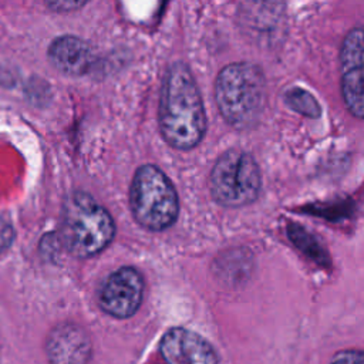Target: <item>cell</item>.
Wrapping results in <instances>:
<instances>
[{
	"label": "cell",
	"instance_id": "1",
	"mask_svg": "<svg viewBox=\"0 0 364 364\" xmlns=\"http://www.w3.org/2000/svg\"><path fill=\"white\" fill-rule=\"evenodd\" d=\"M159 129L173 148L188 151L196 146L206 129L202 97L189 67L173 63L165 75L158 109Z\"/></svg>",
	"mask_w": 364,
	"mask_h": 364
},
{
	"label": "cell",
	"instance_id": "2",
	"mask_svg": "<svg viewBox=\"0 0 364 364\" xmlns=\"http://www.w3.org/2000/svg\"><path fill=\"white\" fill-rule=\"evenodd\" d=\"M115 235L108 210L87 192H73L63 205L60 237L77 257H90L105 249Z\"/></svg>",
	"mask_w": 364,
	"mask_h": 364
},
{
	"label": "cell",
	"instance_id": "3",
	"mask_svg": "<svg viewBox=\"0 0 364 364\" xmlns=\"http://www.w3.org/2000/svg\"><path fill=\"white\" fill-rule=\"evenodd\" d=\"M264 97L266 81L256 64L232 63L218 74L215 100L222 117L235 128H249L259 119Z\"/></svg>",
	"mask_w": 364,
	"mask_h": 364
},
{
	"label": "cell",
	"instance_id": "4",
	"mask_svg": "<svg viewBox=\"0 0 364 364\" xmlns=\"http://www.w3.org/2000/svg\"><path fill=\"white\" fill-rule=\"evenodd\" d=\"M129 205L134 219L154 232L173 225L179 212L172 182L155 165H142L136 169L131 183Z\"/></svg>",
	"mask_w": 364,
	"mask_h": 364
},
{
	"label": "cell",
	"instance_id": "5",
	"mask_svg": "<svg viewBox=\"0 0 364 364\" xmlns=\"http://www.w3.org/2000/svg\"><path fill=\"white\" fill-rule=\"evenodd\" d=\"M209 185L212 198L219 205L225 208L246 206L260 192V169L250 154L229 149L213 165Z\"/></svg>",
	"mask_w": 364,
	"mask_h": 364
},
{
	"label": "cell",
	"instance_id": "6",
	"mask_svg": "<svg viewBox=\"0 0 364 364\" xmlns=\"http://www.w3.org/2000/svg\"><path fill=\"white\" fill-rule=\"evenodd\" d=\"M144 296V279L134 267H121L111 273L100 290L101 309L115 317H131L139 307Z\"/></svg>",
	"mask_w": 364,
	"mask_h": 364
},
{
	"label": "cell",
	"instance_id": "7",
	"mask_svg": "<svg viewBox=\"0 0 364 364\" xmlns=\"http://www.w3.org/2000/svg\"><path fill=\"white\" fill-rule=\"evenodd\" d=\"M159 350L168 364H219L210 343L182 327L168 330L161 338Z\"/></svg>",
	"mask_w": 364,
	"mask_h": 364
},
{
	"label": "cell",
	"instance_id": "8",
	"mask_svg": "<svg viewBox=\"0 0 364 364\" xmlns=\"http://www.w3.org/2000/svg\"><path fill=\"white\" fill-rule=\"evenodd\" d=\"M50 364H88L92 347L87 331L74 323L55 326L46 340Z\"/></svg>",
	"mask_w": 364,
	"mask_h": 364
},
{
	"label": "cell",
	"instance_id": "9",
	"mask_svg": "<svg viewBox=\"0 0 364 364\" xmlns=\"http://www.w3.org/2000/svg\"><path fill=\"white\" fill-rule=\"evenodd\" d=\"M51 64L63 74L78 77L87 74L94 63L91 46L75 36L57 37L48 48Z\"/></svg>",
	"mask_w": 364,
	"mask_h": 364
},
{
	"label": "cell",
	"instance_id": "10",
	"mask_svg": "<svg viewBox=\"0 0 364 364\" xmlns=\"http://www.w3.org/2000/svg\"><path fill=\"white\" fill-rule=\"evenodd\" d=\"M341 94L348 111L355 118H363V114H364L363 67L343 70Z\"/></svg>",
	"mask_w": 364,
	"mask_h": 364
},
{
	"label": "cell",
	"instance_id": "11",
	"mask_svg": "<svg viewBox=\"0 0 364 364\" xmlns=\"http://www.w3.org/2000/svg\"><path fill=\"white\" fill-rule=\"evenodd\" d=\"M340 63L343 70L363 67V30L360 27L346 36L340 50Z\"/></svg>",
	"mask_w": 364,
	"mask_h": 364
},
{
	"label": "cell",
	"instance_id": "12",
	"mask_svg": "<svg viewBox=\"0 0 364 364\" xmlns=\"http://www.w3.org/2000/svg\"><path fill=\"white\" fill-rule=\"evenodd\" d=\"M284 101L286 104L296 112L310 117V118H317L320 117V105L316 101V98L306 90L300 87H293L284 92Z\"/></svg>",
	"mask_w": 364,
	"mask_h": 364
},
{
	"label": "cell",
	"instance_id": "13",
	"mask_svg": "<svg viewBox=\"0 0 364 364\" xmlns=\"http://www.w3.org/2000/svg\"><path fill=\"white\" fill-rule=\"evenodd\" d=\"M289 236L290 239L304 252L307 253L310 257H314L317 262H321V259H327V256L323 253L321 247L314 242V239L306 232L303 230L300 226H291L289 229ZM327 262V260H326Z\"/></svg>",
	"mask_w": 364,
	"mask_h": 364
},
{
	"label": "cell",
	"instance_id": "14",
	"mask_svg": "<svg viewBox=\"0 0 364 364\" xmlns=\"http://www.w3.org/2000/svg\"><path fill=\"white\" fill-rule=\"evenodd\" d=\"M47 7L57 13H67L74 11L87 4L90 0H44Z\"/></svg>",
	"mask_w": 364,
	"mask_h": 364
},
{
	"label": "cell",
	"instance_id": "15",
	"mask_svg": "<svg viewBox=\"0 0 364 364\" xmlns=\"http://www.w3.org/2000/svg\"><path fill=\"white\" fill-rule=\"evenodd\" d=\"M14 240V229L0 216V253L10 247Z\"/></svg>",
	"mask_w": 364,
	"mask_h": 364
}]
</instances>
